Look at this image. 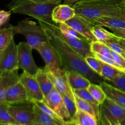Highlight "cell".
Segmentation results:
<instances>
[{
    "mask_svg": "<svg viewBox=\"0 0 125 125\" xmlns=\"http://www.w3.org/2000/svg\"><path fill=\"white\" fill-rule=\"evenodd\" d=\"M43 28L48 38V41L61 55L65 70L67 72L76 71L86 77L92 83L100 84L105 81L101 76L95 73L89 67L84 57L74 51L64 40L57 36L51 31Z\"/></svg>",
    "mask_w": 125,
    "mask_h": 125,
    "instance_id": "cell-1",
    "label": "cell"
},
{
    "mask_svg": "<svg viewBox=\"0 0 125 125\" xmlns=\"http://www.w3.org/2000/svg\"><path fill=\"white\" fill-rule=\"evenodd\" d=\"M73 6L76 15L90 21L103 17H125V6L122 0L80 1Z\"/></svg>",
    "mask_w": 125,
    "mask_h": 125,
    "instance_id": "cell-2",
    "label": "cell"
},
{
    "mask_svg": "<svg viewBox=\"0 0 125 125\" xmlns=\"http://www.w3.org/2000/svg\"><path fill=\"white\" fill-rule=\"evenodd\" d=\"M58 4H42L31 0H13L7 5L11 12L26 15L36 20L53 23L52 12Z\"/></svg>",
    "mask_w": 125,
    "mask_h": 125,
    "instance_id": "cell-3",
    "label": "cell"
},
{
    "mask_svg": "<svg viewBox=\"0 0 125 125\" xmlns=\"http://www.w3.org/2000/svg\"><path fill=\"white\" fill-rule=\"evenodd\" d=\"M15 34H20L24 36L26 42L34 49L39 45L48 42L44 28L36 22L29 19L20 21L16 26H12Z\"/></svg>",
    "mask_w": 125,
    "mask_h": 125,
    "instance_id": "cell-4",
    "label": "cell"
},
{
    "mask_svg": "<svg viewBox=\"0 0 125 125\" xmlns=\"http://www.w3.org/2000/svg\"><path fill=\"white\" fill-rule=\"evenodd\" d=\"M38 22L43 28H47L56 34L57 36L64 40L72 48L78 53L81 55L84 58L89 56H94V53L92 52L90 48V43L89 42L81 40L73 36L63 34L60 31L59 26H56L53 23H50L45 21L38 20Z\"/></svg>",
    "mask_w": 125,
    "mask_h": 125,
    "instance_id": "cell-5",
    "label": "cell"
},
{
    "mask_svg": "<svg viewBox=\"0 0 125 125\" xmlns=\"http://www.w3.org/2000/svg\"><path fill=\"white\" fill-rule=\"evenodd\" d=\"M35 50L45 61L46 70L56 73L61 70H64L61 55L50 42L42 43Z\"/></svg>",
    "mask_w": 125,
    "mask_h": 125,
    "instance_id": "cell-6",
    "label": "cell"
},
{
    "mask_svg": "<svg viewBox=\"0 0 125 125\" xmlns=\"http://www.w3.org/2000/svg\"><path fill=\"white\" fill-rule=\"evenodd\" d=\"M34 103L30 101L9 105V112L19 125H35Z\"/></svg>",
    "mask_w": 125,
    "mask_h": 125,
    "instance_id": "cell-7",
    "label": "cell"
},
{
    "mask_svg": "<svg viewBox=\"0 0 125 125\" xmlns=\"http://www.w3.org/2000/svg\"><path fill=\"white\" fill-rule=\"evenodd\" d=\"M18 47V67L23 72L35 76L39 68L37 66L32 57L33 48L27 42H20Z\"/></svg>",
    "mask_w": 125,
    "mask_h": 125,
    "instance_id": "cell-8",
    "label": "cell"
},
{
    "mask_svg": "<svg viewBox=\"0 0 125 125\" xmlns=\"http://www.w3.org/2000/svg\"><path fill=\"white\" fill-rule=\"evenodd\" d=\"M18 69V47L13 39L2 51L0 58V72H15Z\"/></svg>",
    "mask_w": 125,
    "mask_h": 125,
    "instance_id": "cell-9",
    "label": "cell"
},
{
    "mask_svg": "<svg viewBox=\"0 0 125 125\" xmlns=\"http://www.w3.org/2000/svg\"><path fill=\"white\" fill-rule=\"evenodd\" d=\"M100 114L114 125L121 123L125 118V108L107 97L100 106Z\"/></svg>",
    "mask_w": 125,
    "mask_h": 125,
    "instance_id": "cell-10",
    "label": "cell"
},
{
    "mask_svg": "<svg viewBox=\"0 0 125 125\" xmlns=\"http://www.w3.org/2000/svg\"><path fill=\"white\" fill-rule=\"evenodd\" d=\"M20 81L25 88L29 101L34 103L43 101L45 96L35 76L23 72L20 75Z\"/></svg>",
    "mask_w": 125,
    "mask_h": 125,
    "instance_id": "cell-11",
    "label": "cell"
},
{
    "mask_svg": "<svg viewBox=\"0 0 125 125\" xmlns=\"http://www.w3.org/2000/svg\"><path fill=\"white\" fill-rule=\"evenodd\" d=\"M43 101L65 122H70L69 114L66 108L62 95L55 88L45 97Z\"/></svg>",
    "mask_w": 125,
    "mask_h": 125,
    "instance_id": "cell-12",
    "label": "cell"
},
{
    "mask_svg": "<svg viewBox=\"0 0 125 125\" xmlns=\"http://www.w3.org/2000/svg\"><path fill=\"white\" fill-rule=\"evenodd\" d=\"M67 24L73 28L76 31L84 35L89 42L96 41V38L92 33L94 24L83 17L76 15L74 17L65 22Z\"/></svg>",
    "mask_w": 125,
    "mask_h": 125,
    "instance_id": "cell-13",
    "label": "cell"
},
{
    "mask_svg": "<svg viewBox=\"0 0 125 125\" xmlns=\"http://www.w3.org/2000/svg\"><path fill=\"white\" fill-rule=\"evenodd\" d=\"M48 76L54 85V88L63 95H74V92L70 85L67 75V71L61 70L56 73H52L46 70Z\"/></svg>",
    "mask_w": 125,
    "mask_h": 125,
    "instance_id": "cell-14",
    "label": "cell"
},
{
    "mask_svg": "<svg viewBox=\"0 0 125 125\" xmlns=\"http://www.w3.org/2000/svg\"><path fill=\"white\" fill-rule=\"evenodd\" d=\"M29 101L24 85L20 81H18L11 85L7 90L5 98V102L11 104L19 103Z\"/></svg>",
    "mask_w": 125,
    "mask_h": 125,
    "instance_id": "cell-15",
    "label": "cell"
},
{
    "mask_svg": "<svg viewBox=\"0 0 125 125\" xmlns=\"http://www.w3.org/2000/svg\"><path fill=\"white\" fill-rule=\"evenodd\" d=\"M76 15L75 9L72 6L67 4H58L52 12L51 18L55 23H65L67 21Z\"/></svg>",
    "mask_w": 125,
    "mask_h": 125,
    "instance_id": "cell-16",
    "label": "cell"
},
{
    "mask_svg": "<svg viewBox=\"0 0 125 125\" xmlns=\"http://www.w3.org/2000/svg\"><path fill=\"white\" fill-rule=\"evenodd\" d=\"M20 80L18 71L0 72V104L5 102L6 93L9 88Z\"/></svg>",
    "mask_w": 125,
    "mask_h": 125,
    "instance_id": "cell-17",
    "label": "cell"
},
{
    "mask_svg": "<svg viewBox=\"0 0 125 125\" xmlns=\"http://www.w3.org/2000/svg\"><path fill=\"white\" fill-rule=\"evenodd\" d=\"M106 96L125 108V92L110 84L106 81L100 84Z\"/></svg>",
    "mask_w": 125,
    "mask_h": 125,
    "instance_id": "cell-18",
    "label": "cell"
},
{
    "mask_svg": "<svg viewBox=\"0 0 125 125\" xmlns=\"http://www.w3.org/2000/svg\"><path fill=\"white\" fill-rule=\"evenodd\" d=\"M67 75L68 83L73 90L88 89L92 83L86 77L76 71L67 72Z\"/></svg>",
    "mask_w": 125,
    "mask_h": 125,
    "instance_id": "cell-19",
    "label": "cell"
},
{
    "mask_svg": "<svg viewBox=\"0 0 125 125\" xmlns=\"http://www.w3.org/2000/svg\"><path fill=\"white\" fill-rule=\"evenodd\" d=\"M39 85L43 94L44 96L46 97L54 89V85L50 77L48 76L47 72L44 68H39L37 73L35 75Z\"/></svg>",
    "mask_w": 125,
    "mask_h": 125,
    "instance_id": "cell-20",
    "label": "cell"
},
{
    "mask_svg": "<svg viewBox=\"0 0 125 125\" xmlns=\"http://www.w3.org/2000/svg\"><path fill=\"white\" fill-rule=\"evenodd\" d=\"M94 25L99 24L107 28H125V21L114 17H103L89 21Z\"/></svg>",
    "mask_w": 125,
    "mask_h": 125,
    "instance_id": "cell-21",
    "label": "cell"
},
{
    "mask_svg": "<svg viewBox=\"0 0 125 125\" xmlns=\"http://www.w3.org/2000/svg\"><path fill=\"white\" fill-rule=\"evenodd\" d=\"M74 99H75L77 109L78 110L90 114L91 115H94V117H96L98 121H100V111L96 109L92 104L87 102L85 100H83L81 98L79 97L76 94H74Z\"/></svg>",
    "mask_w": 125,
    "mask_h": 125,
    "instance_id": "cell-22",
    "label": "cell"
},
{
    "mask_svg": "<svg viewBox=\"0 0 125 125\" xmlns=\"http://www.w3.org/2000/svg\"><path fill=\"white\" fill-rule=\"evenodd\" d=\"M72 121L78 125H98V121L96 117L90 114L78 109Z\"/></svg>",
    "mask_w": 125,
    "mask_h": 125,
    "instance_id": "cell-23",
    "label": "cell"
},
{
    "mask_svg": "<svg viewBox=\"0 0 125 125\" xmlns=\"http://www.w3.org/2000/svg\"><path fill=\"white\" fill-rule=\"evenodd\" d=\"M34 109L35 112V125H59L53 118L43 112L35 103Z\"/></svg>",
    "mask_w": 125,
    "mask_h": 125,
    "instance_id": "cell-24",
    "label": "cell"
},
{
    "mask_svg": "<svg viewBox=\"0 0 125 125\" xmlns=\"http://www.w3.org/2000/svg\"><path fill=\"white\" fill-rule=\"evenodd\" d=\"M102 64V70L101 76L105 79L106 81H111L116 77L122 75L125 72L105 62H101Z\"/></svg>",
    "mask_w": 125,
    "mask_h": 125,
    "instance_id": "cell-25",
    "label": "cell"
},
{
    "mask_svg": "<svg viewBox=\"0 0 125 125\" xmlns=\"http://www.w3.org/2000/svg\"><path fill=\"white\" fill-rule=\"evenodd\" d=\"M14 35L12 26L0 29V51H4L10 45Z\"/></svg>",
    "mask_w": 125,
    "mask_h": 125,
    "instance_id": "cell-26",
    "label": "cell"
},
{
    "mask_svg": "<svg viewBox=\"0 0 125 125\" xmlns=\"http://www.w3.org/2000/svg\"><path fill=\"white\" fill-rule=\"evenodd\" d=\"M7 103L0 104V125H19L9 112Z\"/></svg>",
    "mask_w": 125,
    "mask_h": 125,
    "instance_id": "cell-27",
    "label": "cell"
},
{
    "mask_svg": "<svg viewBox=\"0 0 125 125\" xmlns=\"http://www.w3.org/2000/svg\"><path fill=\"white\" fill-rule=\"evenodd\" d=\"M104 26L99 24L94 25L92 29V33L96 40L100 42H106L107 40H112L115 39L116 37L115 35L112 32H109L107 29H104Z\"/></svg>",
    "mask_w": 125,
    "mask_h": 125,
    "instance_id": "cell-28",
    "label": "cell"
},
{
    "mask_svg": "<svg viewBox=\"0 0 125 125\" xmlns=\"http://www.w3.org/2000/svg\"><path fill=\"white\" fill-rule=\"evenodd\" d=\"M90 48L92 52L94 54L97 53L112 59V50H111L108 46H107L104 43L102 42L98 41V40L93 42L90 43Z\"/></svg>",
    "mask_w": 125,
    "mask_h": 125,
    "instance_id": "cell-29",
    "label": "cell"
},
{
    "mask_svg": "<svg viewBox=\"0 0 125 125\" xmlns=\"http://www.w3.org/2000/svg\"><path fill=\"white\" fill-rule=\"evenodd\" d=\"M87 89L100 105L102 104L107 98L106 94L100 84L91 83Z\"/></svg>",
    "mask_w": 125,
    "mask_h": 125,
    "instance_id": "cell-30",
    "label": "cell"
},
{
    "mask_svg": "<svg viewBox=\"0 0 125 125\" xmlns=\"http://www.w3.org/2000/svg\"><path fill=\"white\" fill-rule=\"evenodd\" d=\"M43 112L46 113V114L48 115L49 116L53 118L55 121L58 123L59 125H68L67 122L62 119L60 116H59L54 111H52L51 108L48 107L43 101H37V102L34 103Z\"/></svg>",
    "mask_w": 125,
    "mask_h": 125,
    "instance_id": "cell-31",
    "label": "cell"
},
{
    "mask_svg": "<svg viewBox=\"0 0 125 125\" xmlns=\"http://www.w3.org/2000/svg\"><path fill=\"white\" fill-rule=\"evenodd\" d=\"M73 92H74V94L78 95L79 97L81 98L83 100L90 103L96 109L100 111V106L101 105L99 104L95 100V98L93 97L92 95H91V94L88 90L87 89H76V90H73Z\"/></svg>",
    "mask_w": 125,
    "mask_h": 125,
    "instance_id": "cell-32",
    "label": "cell"
},
{
    "mask_svg": "<svg viewBox=\"0 0 125 125\" xmlns=\"http://www.w3.org/2000/svg\"><path fill=\"white\" fill-rule=\"evenodd\" d=\"M62 98L64 101L65 105L66 106L67 111L69 114L70 118L71 121L73 120L76 112L77 109L75 99H74V95L71 96V95H63ZM70 121V122H71Z\"/></svg>",
    "mask_w": 125,
    "mask_h": 125,
    "instance_id": "cell-33",
    "label": "cell"
},
{
    "mask_svg": "<svg viewBox=\"0 0 125 125\" xmlns=\"http://www.w3.org/2000/svg\"><path fill=\"white\" fill-rule=\"evenodd\" d=\"M59 28L60 31H61L63 34H67V35H71V36H73L74 37H76L78 38V39H81V40H84V41L89 42L87 40V39L84 35L81 34L80 33L78 32L77 31H76L75 29H73V28H72L71 26H68V24H66L65 23H60L59 25Z\"/></svg>",
    "mask_w": 125,
    "mask_h": 125,
    "instance_id": "cell-34",
    "label": "cell"
},
{
    "mask_svg": "<svg viewBox=\"0 0 125 125\" xmlns=\"http://www.w3.org/2000/svg\"><path fill=\"white\" fill-rule=\"evenodd\" d=\"M85 60L89 67L95 73L101 76V70H102L101 61H100L96 57H95L94 56L85 57Z\"/></svg>",
    "mask_w": 125,
    "mask_h": 125,
    "instance_id": "cell-35",
    "label": "cell"
},
{
    "mask_svg": "<svg viewBox=\"0 0 125 125\" xmlns=\"http://www.w3.org/2000/svg\"><path fill=\"white\" fill-rule=\"evenodd\" d=\"M103 43H104L107 46H108L110 49L112 50L114 52H117L125 57V51L122 49L120 45L117 42V41L116 40V37H115V39H112V40H107L106 42H104Z\"/></svg>",
    "mask_w": 125,
    "mask_h": 125,
    "instance_id": "cell-36",
    "label": "cell"
},
{
    "mask_svg": "<svg viewBox=\"0 0 125 125\" xmlns=\"http://www.w3.org/2000/svg\"><path fill=\"white\" fill-rule=\"evenodd\" d=\"M106 82L125 92V73L122 75L116 77L112 80Z\"/></svg>",
    "mask_w": 125,
    "mask_h": 125,
    "instance_id": "cell-37",
    "label": "cell"
},
{
    "mask_svg": "<svg viewBox=\"0 0 125 125\" xmlns=\"http://www.w3.org/2000/svg\"><path fill=\"white\" fill-rule=\"evenodd\" d=\"M112 59L125 72V57L119 54L112 51Z\"/></svg>",
    "mask_w": 125,
    "mask_h": 125,
    "instance_id": "cell-38",
    "label": "cell"
},
{
    "mask_svg": "<svg viewBox=\"0 0 125 125\" xmlns=\"http://www.w3.org/2000/svg\"><path fill=\"white\" fill-rule=\"evenodd\" d=\"M11 15L10 11L0 10V26L6 24L10 19Z\"/></svg>",
    "mask_w": 125,
    "mask_h": 125,
    "instance_id": "cell-39",
    "label": "cell"
},
{
    "mask_svg": "<svg viewBox=\"0 0 125 125\" xmlns=\"http://www.w3.org/2000/svg\"><path fill=\"white\" fill-rule=\"evenodd\" d=\"M114 35L125 40V28H109Z\"/></svg>",
    "mask_w": 125,
    "mask_h": 125,
    "instance_id": "cell-40",
    "label": "cell"
},
{
    "mask_svg": "<svg viewBox=\"0 0 125 125\" xmlns=\"http://www.w3.org/2000/svg\"><path fill=\"white\" fill-rule=\"evenodd\" d=\"M34 2L42 4H59L62 0H31Z\"/></svg>",
    "mask_w": 125,
    "mask_h": 125,
    "instance_id": "cell-41",
    "label": "cell"
},
{
    "mask_svg": "<svg viewBox=\"0 0 125 125\" xmlns=\"http://www.w3.org/2000/svg\"><path fill=\"white\" fill-rule=\"evenodd\" d=\"M100 121H101V124L102 125H122L120 123H115V124L112 125L110 123L109 121L107 120V118L106 117H105L103 115L101 114H100Z\"/></svg>",
    "mask_w": 125,
    "mask_h": 125,
    "instance_id": "cell-42",
    "label": "cell"
},
{
    "mask_svg": "<svg viewBox=\"0 0 125 125\" xmlns=\"http://www.w3.org/2000/svg\"><path fill=\"white\" fill-rule=\"evenodd\" d=\"M116 40L117 41V42L121 46V47L122 48L123 50H124L125 51V39H122V38L118 37L116 36Z\"/></svg>",
    "mask_w": 125,
    "mask_h": 125,
    "instance_id": "cell-43",
    "label": "cell"
},
{
    "mask_svg": "<svg viewBox=\"0 0 125 125\" xmlns=\"http://www.w3.org/2000/svg\"><path fill=\"white\" fill-rule=\"evenodd\" d=\"M80 1H81V0H63V4L69 5V6H73L76 2H79Z\"/></svg>",
    "mask_w": 125,
    "mask_h": 125,
    "instance_id": "cell-44",
    "label": "cell"
},
{
    "mask_svg": "<svg viewBox=\"0 0 125 125\" xmlns=\"http://www.w3.org/2000/svg\"><path fill=\"white\" fill-rule=\"evenodd\" d=\"M67 123H68V125H78V124H76L75 122H73V121H71V122H67Z\"/></svg>",
    "mask_w": 125,
    "mask_h": 125,
    "instance_id": "cell-45",
    "label": "cell"
},
{
    "mask_svg": "<svg viewBox=\"0 0 125 125\" xmlns=\"http://www.w3.org/2000/svg\"><path fill=\"white\" fill-rule=\"evenodd\" d=\"M120 123L122 124V125H125V118L122 120V122Z\"/></svg>",
    "mask_w": 125,
    "mask_h": 125,
    "instance_id": "cell-46",
    "label": "cell"
},
{
    "mask_svg": "<svg viewBox=\"0 0 125 125\" xmlns=\"http://www.w3.org/2000/svg\"><path fill=\"white\" fill-rule=\"evenodd\" d=\"M81 1H93V0H81Z\"/></svg>",
    "mask_w": 125,
    "mask_h": 125,
    "instance_id": "cell-47",
    "label": "cell"
},
{
    "mask_svg": "<svg viewBox=\"0 0 125 125\" xmlns=\"http://www.w3.org/2000/svg\"><path fill=\"white\" fill-rule=\"evenodd\" d=\"M122 1H123V4H124V5H125V0H122Z\"/></svg>",
    "mask_w": 125,
    "mask_h": 125,
    "instance_id": "cell-48",
    "label": "cell"
},
{
    "mask_svg": "<svg viewBox=\"0 0 125 125\" xmlns=\"http://www.w3.org/2000/svg\"><path fill=\"white\" fill-rule=\"evenodd\" d=\"M1 53H2V51H0V58H1Z\"/></svg>",
    "mask_w": 125,
    "mask_h": 125,
    "instance_id": "cell-49",
    "label": "cell"
},
{
    "mask_svg": "<svg viewBox=\"0 0 125 125\" xmlns=\"http://www.w3.org/2000/svg\"><path fill=\"white\" fill-rule=\"evenodd\" d=\"M123 20H125V18H123Z\"/></svg>",
    "mask_w": 125,
    "mask_h": 125,
    "instance_id": "cell-50",
    "label": "cell"
}]
</instances>
